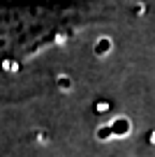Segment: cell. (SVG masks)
Segmentation results:
<instances>
[{
  "label": "cell",
  "instance_id": "4",
  "mask_svg": "<svg viewBox=\"0 0 155 157\" xmlns=\"http://www.w3.org/2000/svg\"><path fill=\"white\" fill-rule=\"evenodd\" d=\"M107 136H111V127H102V129H97V139H107Z\"/></svg>",
  "mask_w": 155,
  "mask_h": 157
},
{
  "label": "cell",
  "instance_id": "1",
  "mask_svg": "<svg viewBox=\"0 0 155 157\" xmlns=\"http://www.w3.org/2000/svg\"><path fill=\"white\" fill-rule=\"evenodd\" d=\"M109 127H111V134H127L130 132V120L127 118H116Z\"/></svg>",
  "mask_w": 155,
  "mask_h": 157
},
{
  "label": "cell",
  "instance_id": "3",
  "mask_svg": "<svg viewBox=\"0 0 155 157\" xmlns=\"http://www.w3.org/2000/svg\"><path fill=\"white\" fill-rule=\"evenodd\" d=\"M58 88L60 90H70L72 88V81H70L67 76H58Z\"/></svg>",
  "mask_w": 155,
  "mask_h": 157
},
{
  "label": "cell",
  "instance_id": "2",
  "mask_svg": "<svg viewBox=\"0 0 155 157\" xmlns=\"http://www.w3.org/2000/svg\"><path fill=\"white\" fill-rule=\"evenodd\" d=\"M109 51H111V42H109L107 37H102L100 42L95 44V53H97V56H107Z\"/></svg>",
  "mask_w": 155,
  "mask_h": 157
}]
</instances>
